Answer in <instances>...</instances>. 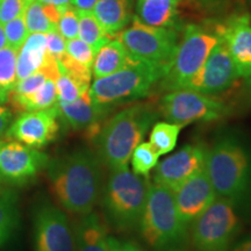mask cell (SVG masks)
Instances as JSON below:
<instances>
[{
	"label": "cell",
	"mask_w": 251,
	"mask_h": 251,
	"mask_svg": "<svg viewBox=\"0 0 251 251\" xmlns=\"http://www.w3.org/2000/svg\"><path fill=\"white\" fill-rule=\"evenodd\" d=\"M46 169L52 193L63 208L78 215L92 212L102 191L98 155L89 149H77L49 159Z\"/></svg>",
	"instance_id": "cell-1"
},
{
	"label": "cell",
	"mask_w": 251,
	"mask_h": 251,
	"mask_svg": "<svg viewBox=\"0 0 251 251\" xmlns=\"http://www.w3.org/2000/svg\"><path fill=\"white\" fill-rule=\"evenodd\" d=\"M156 111L147 105H133L109 118L96 140L97 155L109 169L127 166L131 153L156 121Z\"/></svg>",
	"instance_id": "cell-2"
},
{
	"label": "cell",
	"mask_w": 251,
	"mask_h": 251,
	"mask_svg": "<svg viewBox=\"0 0 251 251\" xmlns=\"http://www.w3.org/2000/svg\"><path fill=\"white\" fill-rule=\"evenodd\" d=\"M206 172L216 197L236 203L251 186V153L235 136H224L207 149Z\"/></svg>",
	"instance_id": "cell-3"
},
{
	"label": "cell",
	"mask_w": 251,
	"mask_h": 251,
	"mask_svg": "<svg viewBox=\"0 0 251 251\" xmlns=\"http://www.w3.org/2000/svg\"><path fill=\"white\" fill-rule=\"evenodd\" d=\"M141 237L157 251H183L187 226L176 207L175 194L158 184H150L139 227Z\"/></svg>",
	"instance_id": "cell-4"
},
{
	"label": "cell",
	"mask_w": 251,
	"mask_h": 251,
	"mask_svg": "<svg viewBox=\"0 0 251 251\" xmlns=\"http://www.w3.org/2000/svg\"><path fill=\"white\" fill-rule=\"evenodd\" d=\"M149 185L148 177L134 174L128 165L111 169L100 199L106 219L113 227L121 231L139 227Z\"/></svg>",
	"instance_id": "cell-5"
},
{
	"label": "cell",
	"mask_w": 251,
	"mask_h": 251,
	"mask_svg": "<svg viewBox=\"0 0 251 251\" xmlns=\"http://www.w3.org/2000/svg\"><path fill=\"white\" fill-rule=\"evenodd\" d=\"M164 67L147 61H136L114 74L96 78L89 93L94 103L112 108L148 96L155 84L162 79Z\"/></svg>",
	"instance_id": "cell-6"
},
{
	"label": "cell",
	"mask_w": 251,
	"mask_h": 251,
	"mask_svg": "<svg viewBox=\"0 0 251 251\" xmlns=\"http://www.w3.org/2000/svg\"><path fill=\"white\" fill-rule=\"evenodd\" d=\"M219 37L205 28L188 25L178 41L174 56L165 65L161 85L168 91L185 89L200 70Z\"/></svg>",
	"instance_id": "cell-7"
},
{
	"label": "cell",
	"mask_w": 251,
	"mask_h": 251,
	"mask_svg": "<svg viewBox=\"0 0 251 251\" xmlns=\"http://www.w3.org/2000/svg\"><path fill=\"white\" fill-rule=\"evenodd\" d=\"M241 229L235 202L216 197L208 208L192 222L196 251H229Z\"/></svg>",
	"instance_id": "cell-8"
},
{
	"label": "cell",
	"mask_w": 251,
	"mask_h": 251,
	"mask_svg": "<svg viewBox=\"0 0 251 251\" xmlns=\"http://www.w3.org/2000/svg\"><path fill=\"white\" fill-rule=\"evenodd\" d=\"M118 40L136 61H147L165 65L177 48L179 35L175 27H151L136 17L133 25L118 34Z\"/></svg>",
	"instance_id": "cell-9"
},
{
	"label": "cell",
	"mask_w": 251,
	"mask_h": 251,
	"mask_svg": "<svg viewBox=\"0 0 251 251\" xmlns=\"http://www.w3.org/2000/svg\"><path fill=\"white\" fill-rule=\"evenodd\" d=\"M159 111L166 121L186 126L224 119L229 115L230 107L214 96L180 89L170 91L163 97Z\"/></svg>",
	"instance_id": "cell-10"
},
{
	"label": "cell",
	"mask_w": 251,
	"mask_h": 251,
	"mask_svg": "<svg viewBox=\"0 0 251 251\" xmlns=\"http://www.w3.org/2000/svg\"><path fill=\"white\" fill-rule=\"evenodd\" d=\"M48 155L26 144L0 137V184L28 183L45 169Z\"/></svg>",
	"instance_id": "cell-11"
},
{
	"label": "cell",
	"mask_w": 251,
	"mask_h": 251,
	"mask_svg": "<svg viewBox=\"0 0 251 251\" xmlns=\"http://www.w3.org/2000/svg\"><path fill=\"white\" fill-rule=\"evenodd\" d=\"M35 251H75L74 229L65 213L50 202H43L34 212Z\"/></svg>",
	"instance_id": "cell-12"
},
{
	"label": "cell",
	"mask_w": 251,
	"mask_h": 251,
	"mask_svg": "<svg viewBox=\"0 0 251 251\" xmlns=\"http://www.w3.org/2000/svg\"><path fill=\"white\" fill-rule=\"evenodd\" d=\"M238 78L240 75L227 46L224 40L219 37L218 43L209 52L203 65L188 81L185 89L215 96L233 86Z\"/></svg>",
	"instance_id": "cell-13"
},
{
	"label": "cell",
	"mask_w": 251,
	"mask_h": 251,
	"mask_svg": "<svg viewBox=\"0 0 251 251\" xmlns=\"http://www.w3.org/2000/svg\"><path fill=\"white\" fill-rule=\"evenodd\" d=\"M206 156L207 149L202 144H186L155 166L153 183L175 192L192 176L205 169Z\"/></svg>",
	"instance_id": "cell-14"
},
{
	"label": "cell",
	"mask_w": 251,
	"mask_h": 251,
	"mask_svg": "<svg viewBox=\"0 0 251 251\" xmlns=\"http://www.w3.org/2000/svg\"><path fill=\"white\" fill-rule=\"evenodd\" d=\"M57 119L58 109L56 105L39 111L24 112L9 126L6 137L18 140L31 148H43L57 136L59 130Z\"/></svg>",
	"instance_id": "cell-15"
},
{
	"label": "cell",
	"mask_w": 251,
	"mask_h": 251,
	"mask_svg": "<svg viewBox=\"0 0 251 251\" xmlns=\"http://www.w3.org/2000/svg\"><path fill=\"white\" fill-rule=\"evenodd\" d=\"M215 34L224 40L240 77L251 78V17L249 13L231 15L216 26Z\"/></svg>",
	"instance_id": "cell-16"
},
{
	"label": "cell",
	"mask_w": 251,
	"mask_h": 251,
	"mask_svg": "<svg viewBox=\"0 0 251 251\" xmlns=\"http://www.w3.org/2000/svg\"><path fill=\"white\" fill-rule=\"evenodd\" d=\"M174 194L178 214L187 227L208 208L216 198L206 169L192 176Z\"/></svg>",
	"instance_id": "cell-17"
},
{
	"label": "cell",
	"mask_w": 251,
	"mask_h": 251,
	"mask_svg": "<svg viewBox=\"0 0 251 251\" xmlns=\"http://www.w3.org/2000/svg\"><path fill=\"white\" fill-rule=\"evenodd\" d=\"M56 106L58 118L72 129L85 131L86 136L91 140L96 139L101 128V121L112 109L94 103L89 92L84 93L72 102L57 101Z\"/></svg>",
	"instance_id": "cell-18"
},
{
	"label": "cell",
	"mask_w": 251,
	"mask_h": 251,
	"mask_svg": "<svg viewBox=\"0 0 251 251\" xmlns=\"http://www.w3.org/2000/svg\"><path fill=\"white\" fill-rule=\"evenodd\" d=\"M75 251H109L108 228L98 213L80 215L74 228Z\"/></svg>",
	"instance_id": "cell-19"
},
{
	"label": "cell",
	"mask_w": 251,
	"mask_h": 251,
	"mask_svg": "<svg viewBox=\"0 0 251 251\" xmlns=\"http://www.w3.org/2000/svg\"><path fill=\"white\" fill-rule=\"evenodd\" d=\"M93 14L109 36H117L131 18L130 0H99Z\"/></svg>",
	"instance_id": "cell-20"
},
{
	"label": "cell",
	"mask_w": 251,
	"mask_h": 251,
	"mask_svg": "<svg viewBox=\"0 0 251 251\" xmlns=\"http://www.w3.org/2000/svg\"><path fill=\"white\" fill-rule=\"evenodd\" d=\"M136 62L118 39L111 40L96 52L92 64L94 78L106 77Z\"/></svg>",
	"instance_id": "cell-21"
},
{
	"label": "cell",
	"mask_w": 251,
	"mask_h": 251,
	"mask_svg": "<svg viewBox=\"0 0 251 251\" xmlns=\"http://www.w3.org/2000/svg\"><path fill=\"white\" fill-rule=\"evenodd\" d=\"M17 79L21 80L36 72L47 54V39L43 33H31L18 51Z\"/></svg>",
	"instance_id": "cell-22"
},
{
	"label": "cell",
	"mask_w": 251,
	"mask_h": 251,
	"mask_svg": "<svg viewBox=\"0 0 251 251\" xmlns=\"http://www.w3.org/2000/svg\"><path fill=\"white\" fill-rule=\"evenodd\" d=\"M178 4L179 0H139L136 18L151 27H175Z\"/></svg>",
	"instance_id": "cell-23"
},
{
	"label": "cell",
	"mask_w": 251,
	"mask_h": 251,
	"mask_svg": "<svg viewBox=\"0 0 251 251\" xmlns=\"http://www.w3.org/2000/svg\"><path fill=\"white\" fill-rule=\"evenodd\" d=\"M8 101L12 103L15 111L21 113L52 107L57 102V91H56L55 81L47 79L46 83L36 92L25 97L9 96Z\"/></svg>",
	"instance_id": "cell-24"
},
{
	"label": "cell",
	"mask_w": 251,
	"mask_h": 251,
	"mask_svg": "<svg viewBox=\"0 0 251 251\" xmlns=\"http://www.w3.org/2000/svg\"><path fill=\"white\" fill-rule=\"evenodd\" d=\"M17 202L14 192L8 190L0 191V247L8 242L19 225Z\"/></svg>",
	"instance_id": "cell-25"
},
{
	"label": "cell",
	"mask_w": 251,
	"mask_h": 251,
	"mask_svg": "<svg viewBox=\"0 0 251 251\" xmlns=\"http://www.w3.org/2000/svg\"><path fill=\"white\" fill-rule=\"evenodd\" d=\"M77 13L78 18H79L78 37L87 43L96 55V52L102 46H105L108 41H111V36L101 27L99 21L94 17L93 12L77 11Z\"/></svg>",
	"instance_id": "cell-26"
},
{
	"label": "cell",
	"mask_w": 251,
	"mask_h": 251,
	"mask_svg": "<svg viewBox=\"0 0 251 251\" xmlns=\"http://www.w3.org/2000/svg\"><path fill=\"white\" fill-rule=\"evenodd\" d=\"M183 127L184 126L169 121L153 124L152 129L150 131L149 142L159 153V156L171 152L176 148L178 136H179Z\"/></svg>",
	"instance_id": "cell-27"
},
{
	"label": "cell",
	"mask_w": 251,
	"mask_h": 251,
	"mask_svg": "<svg viewBox=\"0 0 251 251\" xmlns=\"http://www.w3.org/2000/svg\"><path fill=\"white\" fill-rule=\"evenodd\" d=\"M18 51L6 46L0 49V103L8 101L9 93L17 84Z\"/></svg>",
	"instance_id": "cell-28"
},
{
	"label": "cell",
	"mask_w": 251,
	"mask_h": 251,
	"mask_svg": "<svg viewBox=\"0 0 251 251\" xmlns=\"http://www.w3.org/2000/svg\"><path fill=\"white\" fill-rule=\"evenodd\" d=\"M27 29L31 33H50L57 29V25L50 20L46 13L43 2L40 0H29L24 13Z\"/></svg>",
	"instance_id": "cell-29"
},
{
	"label": "cell",
	"mask_w": 251,
	"mask_h": 251,
	"mask_svg": "<svg viewBox=\"0 0 251 251\" xmlns=\"http://www.w3.org/2000/svg\"><path fill=\"white\" fill-rule=\"evenodd\" d=\"M159 153L156 151L150 142H141L136 148L134 149L130 157L131 168L134 174L148 177L150 171L155 169L158 164Z\"/></svg>",
	"instance_id": "cell-30"
},
{
	"label": "cell",
	"mask_w": 251,
	"mask_h": 251,
	"mask_svg": "<svg viewBox=\"0 0 251 251\" xmlns=\"http://www.w3.org/2000/svg\"><path fill=\"white\" fill-rule=\"evenodd\" d=\"M61 75L56 79V91H57V101L72 102L77 100L84 93L89 92L90 84L84 83L75 78L68 72L59 70Z\"/></svg>",
	"instance_id": "cell-31"
},
{
	"label": "cell",
	"mask_w": 251,
	"mask_h": 251,
	"mask_svg": "<svg viewBox=\"0 0 251 251\" xmlns=\"http://www.w3.org/2000/svg\"><path fill=\"white\" fill-rule=\"evenodd\" d=\"M4 30L6 35L7 46L12 49L19 51L21 47L24 46L25 41L27 40L29 31L27 29L26 23H25L24 15L13 19L4 25Z\"/></svg>",
	"instance_id": "cell-32"
},
{
	"label": "cell",
	"mask_w": 251,
	"mask_h": 251,
	"mask_svg": "<svg viewBox=\"0 0 251 251\" xmlns=\"http://www.w3.org/2000/svg\"><path fill=\"white\" fill-rule=\"evenodd\" d=\"M57 30L67 41L78 37L79 18H78L77 11L72 7L71 4H69L63 11L57 25Z\"/></svg>",
	"instance_id": "cell-33"
},
{
	"label": "cell",
	"mask_w": 251,
	"mask_h": 251,
	"mask_svg": "<svg viewBox=\"0 0 251 251\" xmlns=\"http://www.w3.org/2000/svg\"><path fill=\"white\" fill-rule=\"evenodd\" d=\"M65 50H67V54L70 55L74 59H76L77 62L86 65L87 68L92 69L94 59L93 50L91 49V47L87 43L84 42L83 40H80L79 37L68 40Z\"/></svg>",
	"instance_id": "cell-34"
},
{
	"label": "cell",
	"mask_w": 251,
	"mask_h": 251,
	"mask_svg": "<svg viewBox=\"0 0 251 251\" xmlns=\"http://www.w3.org/2000/svg\"><path fill=\"white\" fill-rule=\"evenodd\" d=\"M48 79L42 72L36 71L34 74H31L30 76H28L24 79L18 80L15 84L14 89L12 90V92L9 93V96L12 97H25L29 96L36 92L43 84L46 83V80Z\"/></svg>",
	"instance_id": "cell-35"
},
{
	"label": "cell",
	"mask_w": 251,
	"mask_h": 251,
	"mask_svg": "<svg viewBox=\"0 0 251 251\" xmlns=\"http://www.w3.org/2000/svg\"><path fill=\"white\" fill-rule=\"evenodd\" d=\"M29 0H1L0 1V24L5 25L13 19L21 17Z\"/></svg>",
	"instance_id": "cell-36"
},
{
	"label": "cell",
	"mask_w": 251,
	"mask_h": 251,
	"mask_svg": "<svg viewBox=\"0 0 251 251\" xmlns=\"http://www.w3.org/2000/svg\"><path fill=\"white\" fill-rule=\"evenodd\" d=\"M47 39V52L57 59L61 57L63 54L67 52L65 50V46H67V42H65V39L63 37L59 31L56 29L54 31H50V33L46 34Z\"/></svg>",
	"instance_id": "cell-37"
},
{
	"label": "cell",
	"mask_w": 251,
	"mask_h": 251,
	"mask_svg": "<svg viewBox=\"0 0 251 251\" xmlns=\"http://www.w3.org/2000/svg\"><path fill=\"white\" fill-rule=\"evenodd\" d=\"M109 251H144L136 243L130 241H121L118 238L109 236Z\"/></svg>",
	"instance_id": "cell-38"
},
{
	"label": "cell",
	"mask_w": 251,
	"mask_h": 251,
	"mask_svg": "<svg viewBox=\"0 0 251 251\" xmlns=\"http://www.w3.org/2000/svg\"><path fill=\"white\" fill-rule=\"evenodd\" d=\"M12 118H13L12 112L5 106L0 105V137L6 135V131L11 126Z\"/></svg>",
	"instance_id": "cell-39"
},
{
	"label": "cell",
	"mask_w": 251,
	"mask_h": 251,
	"mask_svg": "<svg viewBox=\"0 0 251 251\" xmlns=\"http://www.w3.org/2000/svg\"><path fill=\"white\" fill-rule=\"evenodd\" d=\"M99 0H71V6L76 11L92 12L94 6L97 5Z\"/></svg>",
	"instance_id": "cell-40"
},
{
	"label": "cell",
	"mask_w": 251,
	"mask_h": 251,
	"mask_svg": "<svg viewBox=\"0 0 251 251\" xmlns=\"http://www.w3.org/2000/svg\"><path fill=\"white\" fill-rule=\"evenodd\" d=\"M229 251H251V236L243 238L242 241L235 244L231 249H229Z\"/></svg>",
	"instance_id": "cell-41"
},
{
	"label": "cell",
	"mask_w": 251,
	"mask_h": 251,
	"mask_svg": "<svg viewBox=\"0 0 251 251\" xmlns=\"http://www.w3.org/2000/svg\"><path fill=\"white\" fill-rule=\"evenodd\" d=\"M40 1L46 2V4L55 5V6H64V5L70 4L71 0H40Z\"/></svg>",
	"instance_id": "cell-42"
},
{
	"label": "cell",
	"mask_w": 251,
	"mask_h": 251,
	"mask_svg": "<svg viewBox=\"0 0 251 251\" xmlns=\"http://www.w3.org/2000/svg\"><path fill=\"white\" fill-rule=\"evenodd\" d=\"M6 46H7V41H6L4 25L0 24V49H2Z\"/></svg>",
	"instance_id": "cell-43"
},
{
	"label": "cell",
	"mask_w": 251,
	"mask_h": 251,
	"mask_svg": "<svg viewBox=\"0 0 251 251\" xmlns=\"http://www.w3.org/2000/svg\"><path fill=\"white\" fill-rule=\"evenodd\" d=\"M248 93H249L250 100H251V78L248 79Z\"/></svg>",
	"instance_id": "cell-44"
},
{
	"label": "cell",
	"mask_w": 251,
	"mask_h": 251,
	"mask_svg": "<svg viewBox=\"0 0 251 251\" xmlns=\"http://www.w3.org/2000/svg\"><path fill=\"white\" fill-rule=\"evenodd\" d=\"M0 1H1V0H0Z\"/></svg>",
	"instance_id": "cell-45"
}]
</instances>
